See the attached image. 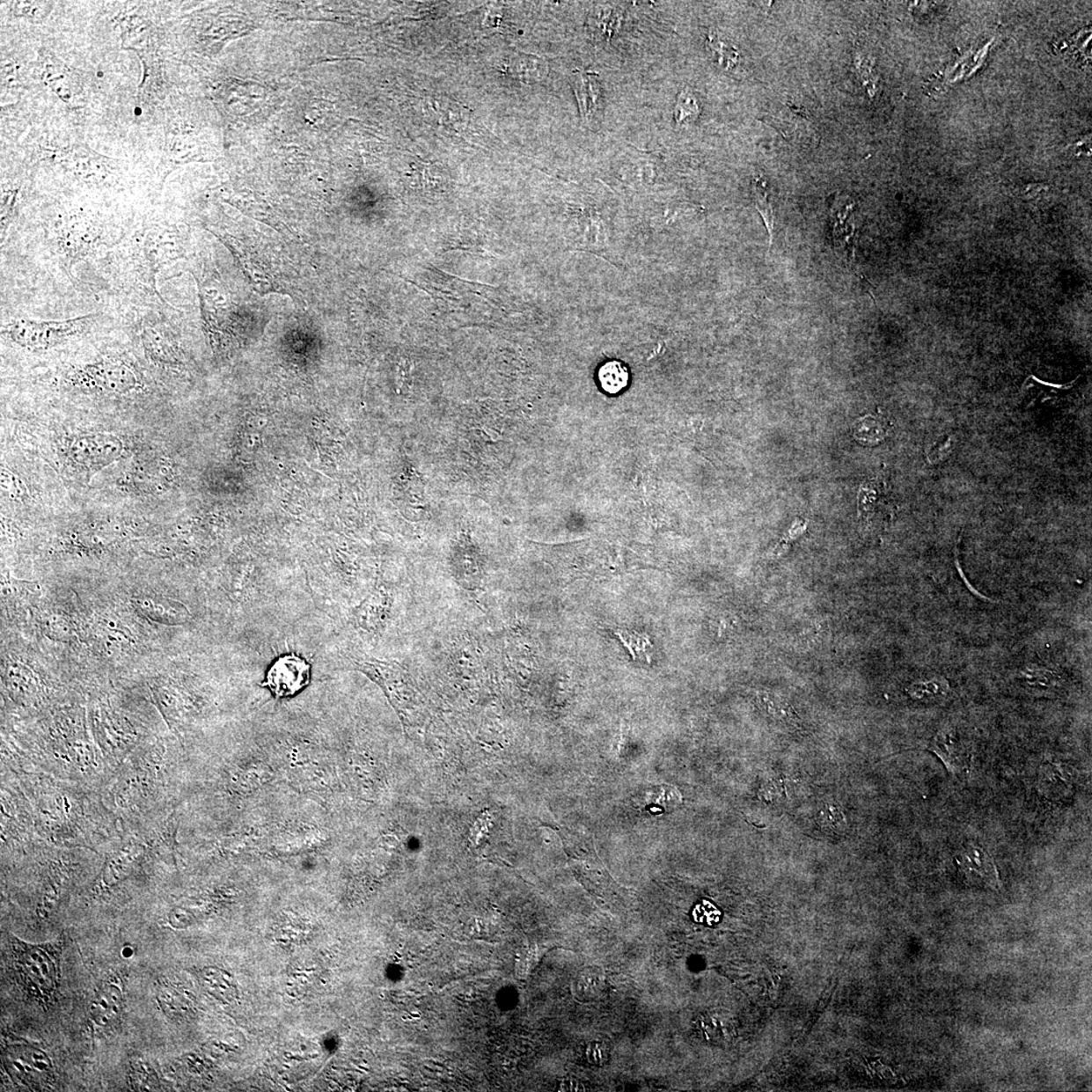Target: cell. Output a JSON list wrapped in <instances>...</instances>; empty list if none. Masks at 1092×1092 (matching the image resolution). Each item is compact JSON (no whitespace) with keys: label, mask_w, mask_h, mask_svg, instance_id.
Listing matches in <instances>:
<instances>
[{"label":"cell","mask_w":1092,"mask_h":1092,"mask_svg":"<svg viewBox=\"0 0 1092 1092\" xmlns=\"http://www.w3.org/2000/svg\"><path fill=\"white\" fill-rule=\"evenodd\" d=\"M94 319V315L42 322L30 319H13L5 324L4 332L6 337L20 348L36 351L46 350L83 334L91 327Z\"/></svg>","instance_id":"1"},{"label":"cell","mask_w":1092,"mask_h":1092,"mask_svg":"<svg viewBox=\"0 0 1092 1092\" xmlns=\"http://www.w3.org/2000/svg\"><path fill=\"white\" fill-rule=\"evenodd\" d=\"M311 679V663L300 656L289 654L278 657L271 663L262 686L268 688L276 700H284L301 693Z\"/></svg>","instance_id":"2"},{"label":"cell","mask_w":1092,"mask_h":1092,"mask_svg":"<svg viewBox=\"0 0 1092 1092\" xmlns=\"http://www.w3.org/2000/svg\"><path fill=\"white\" fill-rule=\"evenodd\" d=\"M123 443L110 434L94 433L73 441L70 458L86 470H99L118 460L123 453Z\"/></svg>","instance_id":"3"},{"label":"cell","mask_w":1092,"mask_h":1092,"mask_svg":"<svg viewBox=\"0 0 1092 1092\" xmlns=\"http://www.w3.org/2000/svg\"><path fill=\"white\" fill-rule=\"evenodd\" d=\"M18 963L25 979L40 995H49L56 989L58 970L45 947L18 942Z\"/></svg>","instance_id":"4"},{"label":"cell","mask_w":1092,"mask_h":1092,"mask_svg":"<svg viewBox=\"0 0 1092 1092\" xmlns=\"http://www.w3.org/2000/svg\"><path fill=\"white\" fill-rule=\"evenodd\" d=\"M392 604L391 590L383 584H377L374 590L365 597L352 612L355 627L370 641L377 644L385 633L388 623Z\"/></svg>","instance_id":"5"},{"label":"cell","mask_w":1092,"mask_h":1092,"mask_svg":"<svg viewBox=\"0 0 1092 1092\" xmlns=\"http://www.w3.org/2000/svg\"><path fill=\"white\" fill-rule=\"evenodd\" d=\"M100 238L99 228L92 221L80 216L68 221L65 226L61 228L58 246L70 275L74 263L92 253L93 249L98 247Z\"/></svg>","instance_id":"6"},{"label":"cell","mask_w":1092,"mask_h":1092,"mask_svg":"<svg viewBox=\"0 0 1092 1092\" xmlns=\"http://www.w3.org/2000/svg\"><path fill=\"white\" fill-rule=\"evenodd\" d=\"M80 377L87 385L114 393H127L139 385L137 376L125 363L103 361L87 364L80 371Z\"/></svg>","instance_id":"7"},{"label":"cell","mask_w":1092,"mask_h":1092,"mask_svg":"<svg viewBox=\"0 0 1092 1092\" xmlns=\"http://www.w3.org/2000/svg\"><path fill=\"white\" fill-rule=\"evenodd\" d=\"M60 164L86 182L99 183L112 174V160L86 147H76L58 156Z\"/></svg>","instance_id":"8"},{"label":"cell","mask_w":1092,"mask_h":1092,"mask_svg":"<svg viewBox=\"0 0 1092 1092\" xmlns=\"http://www.w3.org/2000/svg\"><path fill=\"white\" fill-rule=\"evenodd\" d=\"M769 120L770 124L781 132L787 140L799 144L817 143V135L811 127V121L802 108L787 105Z\"/></svg>","instance_id":"9"},{"label":"cell","mask_w":1092,"mask_h":1092,"mask_svg":"<svg viewBox=\"0 0 1092 1092\" xmlns=\"http://www.w3.org/2000/svg\"><path fill=\"white\" fill-rule=\"evenodd\" d=\"M957 862L961 871L970 881L992 888L999 887V873L996 871L994 861L983 847L969 845L960 852Z\"/></svg>","instance_id":"10"},{"label":"cell","mask_w":1092,"mask_h":1092,"mask_svg":"<svg viewBox=\"0 0 1092 1092\" xmlns=\"http://www.w3.org/2000/svg\"><path fill=\"white\" fill-rule=\"evenodd\" d=\"M142 253H143V261L148 270L149 280L152 283L155 293L160 297L159 291L156 289V275L167 263L176 259L173 243L168 239L165 231L159 230V228L152 229L148 231L144 236L143 242H142Z\"/></svg>","instance_id":"11"},{"label":"cell","mask_w":1092,"mask_h":1092,"mask_svg":"<svg viewBox=\"0 0 1092 1092\" xmlns=\"http://www.w3.org/2000/svg\"><path fill=\"white\" fill-rule=\"evenodd\" d=\"M929 750L941 759L949 774L959 776L967 769V751L954 729L939 730L929 744Z\"/></svg>","instance_id":"12"},{"label":"cell","mask_w":1092,"mask_h":1092,"mask_svg":"<svg viewBox=\"0 0 1092 1092\" xmlns=\"http://www.w3.org/2000/svg\"><path fill=\"white\" fill-rule=\"evenodd\" d=\"M10 1064L20 1081L36 1082L51 1073L52 1063L43 1051L30 1046H19L11 1051Z\"/></svg>","instance_id":"13"},{"label":"cell","mask_w":1092,"mask_h":1092,"mask_svg":"<svg viewBox=\"0 0 1092 1092\" xmlns=\"http://www.w3.org/2000/svg\"><path fill=\"white\" fill-rule=\"evenodd\" d=\"M40 76L44 83L51 88L63 103L72 105L76 100L74 81L70 70L52 54H43L42 71Z\"/></svg>","instance_id":"14"},{"label":"cell","mask_w":1092,"mask_h":1092,"mask_svg":"<svg viewBox=\"0 0 1092 1092\" xmlns=\"http://www.w3.org/2000/svg\"><path fill=\"white\" fill-rule=\"evenodd\" d=\"M123 1009V993L117 986L106 985L94 995L90 1012L94 1023L106 1028L119 1019Z\"/></svg>","instance_id":"15"},{"label":"cell","mask_w":1092,"mask_h":1092,"mask_svg":"<svg viewBox=\"0 0 1092 1092\" xmlns=\"http://www.w3.org/2000/svg\"><path fill=\"white\" fill-rule=\"evenodd\" d=\"M1019 680L1032 694L1055 695L1064 686L1059 671L1044 667L1030 666L1020 671Z\"/></svg>","instance_id":"16"},{"label":"cell","mask_w":1092,"mask_h":1092,"mask_svg":"<svg viewBox=\"0 0 1092 1092\" xmlns=\"http://www.w3.org/2000/svg\"><path fill=\"white\" fill-rule=\"evenodd\" d=\"M573 79V85L576 99L579 100L582 115L588 119L589 115H592L599 110L601 101L600 84L593 77V74H575Z\"/></svg>","instance_id":"17"},{"label":"cell","mask_w":1092,"mask_h":1092,"mask_svg":"<svg viewBox=\"0 0 1092 1092\" xmlns=\"http://www.w3.org/2000/svg\"><path fill=\"white\" fill-rule=\"evenodd\" d=\"M199 978L203 987L216 999L232 1000L237 996V988L232 976L216 967H206L199 972Z\"/></svg>","instance_id":"18"},{"label":"cell","mask_w":1092,"mask_h":1092,"mask_svg":"<svg viewBox=\"0 0 1092 1092\" xmlns=\"http://www.w3.org/2000/svg\"><path fill=\"white\" fill-rule=\"evenodd\" d=\"M757 703L765 714L786 723H795L798 717L791 704L785 698L772 692L761 691L757 694Z\"/></svg>","instance_id":"19"},{"label":"cell","mask_w":1092,"mask_h":1092,"mask_svg":"<svg viewBox=\"0 0 1092 1092\" xmlns=\"http://www.w3.org/2000/svg\"><path fill=\"white\" fill-rule=\"evenodd\" d=\"M598 381L604 392L610 395H616L626 389L628 385V370L621 362H608L599 369Z\"/></svg>","instance_id":"20"},{"label":"cell","mask_w":1092,"mask_h":1092,"mask_svg":"<svg viewBox=\"0 0 1092 1092\" xmlns=\"http://www.w3.org/2000/svg\"><path fill=\"white\" fill-rule=\"evenodd\" d=\"M817 822L820 829L825 832L844 836L846 831V820L842 810L834 803H826L817 812Z\"/></svg>","instance_id":"21"},{"label":"cell","mask_w":1092,"mask_h":1092,"mask_svg":"<svg viewBox=\"0 0 1092 1092\" xmlns=\"http://www.w3.org/2000/svg\"><path fill=\"white\" fill-rule=\"evenodd\" d=\"M888 433L885 419L878 416H866L860 420L854 430V436L861 443L875 444L883 440Z\"/></svg>","instance_id":"22"},{"label":"cell","mask_w":1092,"mask_h":1092,"mask_svg":"<svg viewBox=\"0 0 1092 1092\" xmlns=\"http://www.w3.org/2000/svg\"><path fill=\"white\" fill-rule=\"evenodd\" d=\"M908 695L915 700H941L949 692V684L945 679H929L913 683L906 689Z\"/></svg>","instance_id":"23"},{"label":"cell","mask_w":1092,"mask_h":1092,"mask_svg":"<svg viewBox=\"0 0 1092 1092\" xmlns=\"http://www.w3.org/2000/svg\"><path fill=\"white\" fill-rule=\"evenodd\" d=\"M754 196L756 206L765 223L766 230L770 236V246L773 241V231H774V214L769 199V194L766 192L764 180H756L754 182Z\"/></svg>","instance_id":"24"},{"label":"cell","mask_w":1092,"mask_h":1092,"mask_svg":"<svg viewBox=\"0 0 1092 1092\" xmlns=\"http://www.w3.org/2000/svg\"><path fill=\"white\" fill-rule=\"evenodd\" d=\"M604 985H605V979L599 970H586L576 981V994L583 999H593V997L599 996Z\"/></svg>","instance_id":"25"},{"label":"cell","mask_w":1092,"mask_h":1092,"mask_svg":"<svg viewBox=\"0 0 1092 1092\" xmlns=\"http://www.w3.org/2000/svg\"><path fill=\"white\" fill-rule=\"evenodd\" d=\"M52 3L43 2H15L12 3L11 11L18 18H24L31 20V22H42L49 16L53 9Z\"/></svg>","instance_id":"26"},{"label":"cell","mask_w":1092,"mask_h":1092,"mask_svg":"<svg viewBox=\"0 0 1092 1092\" xmlns=\"http://www.w3.org/2000/svg\"><path fill=\"white\" fill-rule=\"evenodd\" d=\"M513 70L518 77L526 79H539L546 72V65L542 60L534 56H521L513 60Z\"/></svg>","instance_id":"27"},{"label":"cell","mask_w":1092,"mask_h":1092,"mask_svg":"<svg viewBox=\"0 0 1092 1092\" xmlns=\"http://www.w3.org/2000/svg\"><path fill=\"white\" fill-rule=\"evenodd\" d=\"M955 444L956 440L953 436L947 438L944 443L934 447L928 456L929 461L934 465L941 463L952 453Z\"/></svg>","instance_id":"28"},{"label":"cell","mask_w":1092,"mask_h":1092,"mask_svg":"<svg viewBox=\"0 0 1092 1092\" xmlns=\"http://www.w3.org/2000/svg\"><path fill=\"white\" fill-rule=\"evenodd\" d=\"M2 77L3 84L9 86L16 84L18 81V67L11 60H3Z\"/></svg>","instance_id":"29"},{"label":"cell","mask_w":1092,"mask_h":1092,"mask_svg":"<svg viewBox=\"0 0 1092 1092\" xmlns=\"http://www.w3.org/2000/svg\"><path fill=\"white\" fill-rule=\"evenodd\" d=\"M588 1059L594 1064H599L607 1060V1049L602 1044H590L587 1051Z\"/></svg>","instance_id":"30"},{"label":"cell","mask_w":1092,"mask_h":1092,"mask_svg":"<svg viewBox=\"0 0 1092 1092\" xmlns=\"http://www.w3.org/2000/svg\"><path fill=\"white\" fill-rule=\"evenodd\" d=\"M487 829V818L485 816V818H480L476 825H474L473 832L472 833V839H473L474 842L478 843L479 839L484 837V834Z\"/></svg>","instance_id":"31"},{"label":"cell","mask_w":1092,"mask_h":1092,"mask_svg":"<svg viewBox=\"0 0 1092 1092\" xmlns=\"http://www.w3.org/2000/svg\"><path fill=\"white\" fill-rule=\"evenodd\" d=\"M121 955H123V957L126 959L131 958L132 956L134 955L133 948L128 947V946L124 947L123 949H121Z\"/></svg>","instance_id":"32"}]
</instances>
